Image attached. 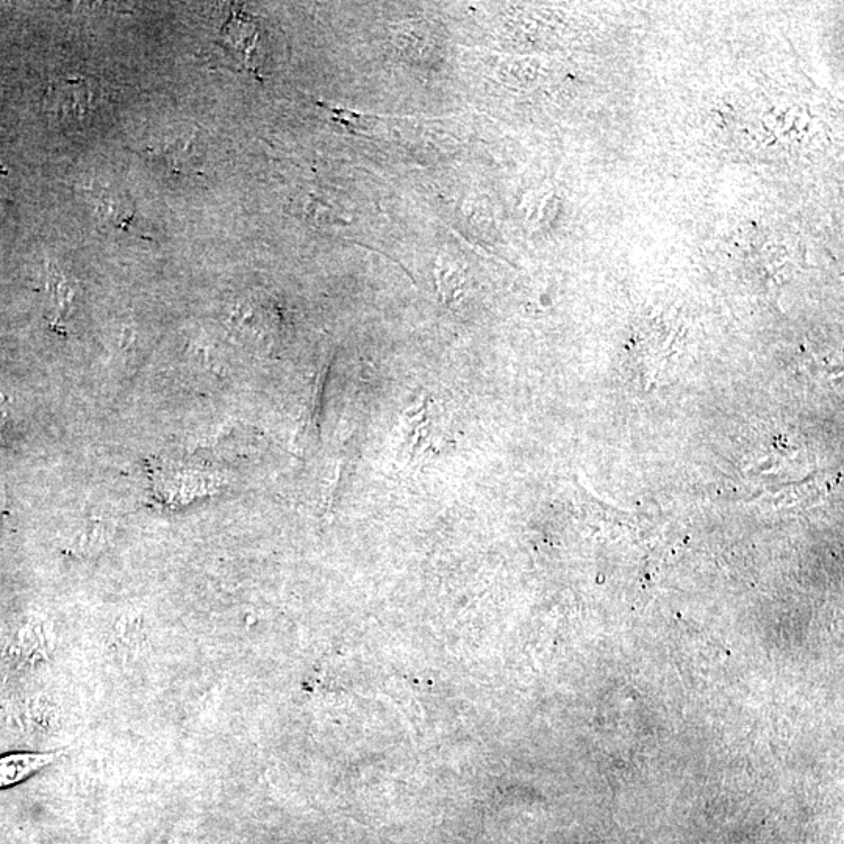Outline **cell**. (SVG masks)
Listing matches in <instances>:
<instances>
[{
  "label": "cell",
  "mask_w": 844,
  "mask_h": 844,
  "mask_svg": "<svg viewBox=\"0 0 844 844\" xmlns=\"http://www.w3.org/2000/svg\"><path fill=\"white\" fill-rule=\"evenodd\" d=\"M46 627L41 621H29L24 624L16 633L13 651L19 662L26 665L43 663L51 652V641H49Z\"/></svg>",
  "instance_id": "obj_3"
},
{
  "label": "cell",
  "mask_w": 844,
  "mask_h": 844,
  "mask_svg": "<svg viewBox=\"0 0 844 844\" xmlns=\"http://www.w3.org/2000/svg\"><path fill=\"white\" fill-rule=\"evenodd\" d=\"M319 105L329 111L333 122L343 126L352 135H372L383 119L380 116L351 110L341 105L327 104V102H319Z\"/></svg>",
  "instance_id": "obj_4"
},
{
  "label": "cell",
  "mask_w": 844,
  "mask_h": 844,
  "mask_svg": "<svg viewBox=\"0 0 844 844\" xmlns=\"http://www.w3.org/2000/svg\"><path fill=\"white\" fill-rule=\"evenodd\" d=\"M19 416L13 402L0 394V446L8 444L18 437Z\"/></svg>",
  "instance_id": "obj_5"
},
{
  "label": "cell",
  "mask_w": 844,
  "mask_h": 844,
  "mask_svg": "<svg viewBox=\"0 0 844 844\" xmlns=\"http://www.w3.org/2000/svg\"><path fill=\"white\" fill-rule=\"evenodd\" d=\"M93 93L83 80H61L47 93L46 107L63 122H79L90 113Z\"/></svg>",
  "instance_id": "obj_1"
},
{
  "label": "cell",
  "mask_w": 844,
  "mask_h": 844,
  "mask_svg": "<svg viewBox=\"0 0 844 844\" xmlns=\"http://www.w3.org/2000/svg\"><path fill=\"white\" fill-rule=\"evenodd\" d=\"M61 751H13L0 755V790L21 785L54 765Z\"/></svg>",
  "instance_id": "obj_2"
}]
</instances>
